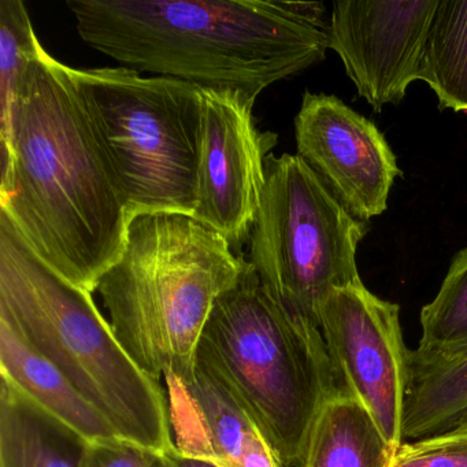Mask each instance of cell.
<instances>
[{
  "mask_svg": "<svg viewBox=\"0 0 467 467\" xmlns=\"http://www.w3.org/2000/svg\"><path fill=\"white\" fill-rule=\"evenodd\" d=\"M0 213L51 269L88 292L127 242L130 214L73 67L43 48L0 138Z\"/></svg>",
  "mask_w": 467,
  "mask_h": 467,
  "instance_id": "1",
  "label": "cell"
},
{
  "mask_svg": "<svg viewBox=\"0 0 467 467\" xmlns=\"http://www.w3.org/2000/svg\"><path fill=\"white\" fill-rule=\"evenodd\" d=\"M81 39L124 67L253 98L324 61L317 2L70 0Z\"/></svg>",
  "mask_w": 467,
  "mask_h": 467,
  "instance_id": "2",
  "label": "cell"
},
{
  "mask_svg": "<svg viewBox=\"0 0 467 467\" xmlns=\"http://www.w3.org/2000/svg\"><path fill=\"white\" fill-rule=\"evenodd\" d=\"M0 322L53 363L122 439L169 452L168 395L125 351L91 292L51 269L0 213Z\"/></svg>",
  "mask_w": 467,
  "mask_h": 467,
  "instance_id": "3",
  "label": "cell"
},
{
  "mask_svg": "<svg viewBox=\"0 0 467 467\" xmlns=\"http://www.w3.org/2000/svg\"><path fill=\"white\" fill-rule=\"evenodd\" d=\"M245 261L192 215L143 213L130 221L124 251L97 291L117 338L144 373L158 381L190 379L213 307Z\"/></svg>",
  "mask_w": 467,
  "mask_h": 467,
  "instance_id": "4",
  "label": "cell"
},
{
  "mask_svg": "<svg viewBox=\"0 0 467 467\" xmlns=\"http://www.w3.org/2000/svg\"><path fill=\"white\" fill-rule=\"evenodd\" d=\"M196 360L214 371L285 467H302L314 423L341 395L321 329L275 299L245 261L210 314Z\"/></svg>",
  "mask_w": 467,
  "mask_h": 467,
  "instance_id": "5",
  "label": "cell"
},
{
  "mask_svg": "<svg viewBox=\"0 0 467 467\" xmlns=\"http://www.w3.org/2000/svg\"><path fill=\"white\" fill-rule=\"evenodd\" d=\"M100 146L119 179L130 220L196 206L202 88L143 78L130 67L73 69Z\"/></svg>",
  "mask_w": 467,
  "mask_h": 467,
  "instance_id": "6",
  "label": "cell"
},
{
  "mask_svg": "<svg viewBox=\"0 0 467 467\" xmlns=\"http://www.w3.org/2000/svg\"><path fill=\"white\" fill-rule=\"evenodd\" d=\"M366 234L299 155L266 158L248 262L285 307L319 327L327 295L362 283L357 253Z\"/></svg>",
  "mask_w": 467,
  "mask_h": 467,
  "instance_id": "7",
  "label": "cell"
},
{
  "mask_svg": "<svg viewBox=\"0 0 467 467\" xmlns=\"http://www.w3.org/2000/svg\"><path fill=\"white\" fill-rule=\"evenodd\" d=\"M318 324L338 389L359 401L385 439L400 447L410 376L400 307L358 283L327 295Z\"/></svg>",
  "mask_w": 467,
  "mask_h": 467,
  "instance_id": "8",
  "label": "cell"
},
{
  "mask_svg": "<svg viewBox=\"0 0 467 467\" xmlns=\"http://www.w3.org/2000/svg\"><path fill=\"white\" fill-rule=\"evenodd\" d=\"M201 150L192 217L237 247L250 239L265 184L266 158L277 135L261 132L255 98L202 89Z\"/></svg>",
  "mask_w": 467,
  "mask_h": 467,
  "instance_id": "9",
  "label": "cell"
},
{
  "mask_svg": "<svg viewBox=\"0 0 467 467\" xmlns=\"http://www.w3.org/2000/svg\"><path fill=\"white\" fill-rule=\"evenodd\" d=\"M440 0H343L332 5L329 50L376 113L400 105L420 80Z\"/></svg>",
  "mask_w": 467,
  "mask_h": 467,
  "instance_id": "10",
  "label": "cell"
},
{
  "mask_svg": "<svg viewBox=\"0 0 467 467\" xmlns=\"http://www.w3.org/2000/svg\"><path fill=\"white\" fill-rule=\"evenodd\" d=\"M295 138L297 155L352 217L368 223L387 210L401 171L374 122L337 97L306 91Z\"/></svg>",
  "mask_w": 467,
  "mask_h": 467,
  "instance_id": "11",
  "label": "cell"
},
{
  "mask_svg": "<svg viewBox=\"0 0 467 467\" xmlns=\"http://www.w3.org/2000/svg\"><path fill=\"white\" fill-rule=\"evenodd\" d=\"M177 450L221 467H285L225 382L196 360L190 379L166 376Z\"/></svg>",
  "mask_w": 467,
  "mask_h": 467,
  "instance_id": "12",
  "label": "cell"
},
{
  "mask_svg": "<svg viewBox=\"0 0 467 467\" xmlns=\"http://www.w3.org/2000/svg\"><path fill=\"white\" fill-rule=\"evenodd\" d=\"M0 373L2 379L88 441L119 437L108 418L53 363L29 348L4 322H0Z\"/></svg>",
  "mask_w": 467,
  "mask_h": 467,
  "instance_id": "13",
  "label": "cell"
},
{
  "mask_svg": "<svg viewBox=\"0 0 467 467\" xmlns=\"http://www.w3.org/2000/svg\"><path fill=\"white\" fill-rule=\"evenodd\" d=\"M88 442L0 379V467H81Z\"/></svg>",
  "mask_w": 467,
  "mask_h": 467,
  "instance_id": "14",
  "label": "cell"
},
{
  "mask_svg": "<svg viewBox=\"0 0 467 467\" xmlns=\"http://www.w3.org/2000/svg\"><path fill=\"white\" fill-rule=\"evenodd\" d=\"M467 418V349L452 355L410 351L403 442L451 431Z\"/></svg>",
  "mask_w": 467,
  "mask_h": 467,
  "instance_id": "15",
  "label": "cell"
},
{
  "mask_svg": "<svg viewBox=\"0 0 467 467\" xmlns=\"http://www.w3.org/2000/svg\"><path fill=\"white\" fill-rule=\"evenodd\" d=\"M396 451L365 407L341 393L319 412L302 467H389Z\"/></svg>",
  "mask_w": 467,
  "mask_h": 467,
  "instance_id": "16",
  "label": "cell"
},
{
  "mask_svg": "<svg viewBox=\"0 0 467 467\" xmlns=\"http://www.w3.org/2000/svg\"><path fill=\"white\" fill-rule=\"evenodd\" d=\"M420 80L433 89L441 110L467 113V0H440Z\"/></svg>",
  "mask_w": 467,
  "mask_h": 467,
  "instance_id": "17",
  "label": "cell"
},
{
  "mask_svg": "<svg viewBox=\"0 0 467 467\" xmlns=\"http://www.w3.org/2000/svg\"><path fill=\"white\" fill-rule=\"evenodd\" d=\"M417 351L452 355L467 349V247L451 261L434 299L420 310Z\"/></svg>",
  "mask_w": 467,
  "mask_h": 467,
  "instance_id": "18",
  "label": "cell"
},
{
  "mask_svg": "<svg viewBox=\"0 0 467 467\" xmlns=\"http://www.w3.org/2000/svg\"><path fill=\"white\" fill-rule=\"evenodd\" d=\"M43 46L37 40L26 5L20 0L0 2V138L9 130L18 84Z\"/></svg>",
  "mask_w": 467,
  "mask_h": 467,
  "instance_id": "19",
  "label": "cell"
},
{
  "mask_svg": "<svg viewBox=\"0 0 467 467\" xmlns=\"http://www.w3.org/2000/svg\"><path fill=\"white\" fill-rule=\"evenodd\" d=\"M81 467H168L166 452L122 437L89 441Z\"/></svg>",
  "mask_w": 467,
  "mask_h": 467,
  "instance_id": "20",
  "label": "cell"
},
{
  "mask_svg": "<svg viewBox=\"0 0 467 467\" xmlns=\"http://www.w3.org/2000/svg\"><path fill=\"white\" fill-rule=\"evenodd\" d=\"M389 467H467V442L420 447L403 442Z\"/></svg>",
  "mask_w": 467,
  "mask_h": 467,
  "instance_id": "21",
  "label": "cell"
},
{
  "mask_svg": "<svg viewBox=\"0 0 467 467\" xmlns=\"http://www.w3.org/2000/svg\"><path fill=\"white\" fill-rule=\"evenodd\" d=\"M411 442H414L415 445H420V447H434V445L452 444V442H467V418H464L455 428L440 434V436Z\"/></svg>",
  "mask_w": 467,
  "mask_h": 467,
  "instance_id": "22",
  "label": "cell"
},
{
  "mask_svg": "<svg viewBox=\"0 0 467 467\" xmlns=\"http://www.w3.org/2000/svg\"><path fill=\"white\" fill-rule=\"evenodd\" d=\"M166 456H168V467H221L210 459L182 452L177 450V447L166 452Z\"/></svg>",
  "mask_w": 467,
  "mask_h": 467,
  "instance_id": "23",
  "label": "cell"
}]
</instances>
